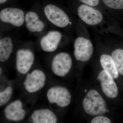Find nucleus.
<instances>
[{
	"label": "nucleus",
	"instance_id": "obj_2",
	"mask_svg": "<svg viewBox=\"0 0 123 123\" xmlns=\"http://www.w3.org/2000/svg\"><path fill=\"white\" fill-rule=\"evenodd\" d=\"M74 46V56L77 60L85 62L90 59L93 52V47L90 40L79 37L75 40Z\"/></svg>",
	"mask_w": 123,
	"mask_h": 123
},
{
	"label": "nucleus",
	"instance_id": "obj_5",
	"mask_svg": "<svg viewBox=\"0 0 123 123\" xmlns=\"http://www.w3.org/2000/svg\"><path fill=\"white\" fill-rule=\"evenodd\" d=\"M97 79L99 81L102 91L107 98H114L117 97L118 90L114 79L103 70L99 73Z\"/></svg>",
	"mask_w": 123,
	"mask_h": 123
},
{
	"label": "nucleus",
	"instance_id": "obj_3",
	"mask_svg": "<svg viewBox=\"0 0 123 123\" xmlns=\"http://www.w3.org/2000/svg\"><path fill=\"white\" fill-rule=\"evenodd\" d=\"M44 12L48 19L58 27H65L70 23L67 14L62 9L54 5H47L44 8Z\"/></svg>",
	"mask_w": 123,
	"mask_h": 123
},
{
	"label": "nucleus",
	"instance_id": "obj_18",
	"mask_svg": "<svg viewBox=\"0 0 123 123\" xmlns=\"http://www.w3.org/2000/svg\"><path fill=\"white\" fill-rule=\"evenodd\" d=\"M0 74L1 75V74L2 73V69H1V68H0Z\"/></svg>",
	"mask_w": 123,
	"mask_h": 123
},
{
	"label": "nucleus",
	"instance_id": "obj_8",
	"mask_svg": "<svg viewBox=\"0 0 123 123\" xmlns=\"http://www.w3.org/2000/svg\"><path fill=\"white\" fill-rule=\"evenodd\" d=\"M62 36L60 32L52 31L43 37L40 41L41 47L43 50L47 52H52L56 50Z\"/></svg>",
	"mask_w": 123,
	"mask_h": 123
},
{
	"label": "nucleus",
	"instance_id": "obj_4",
	"mask_svg": "<svg viewBox=\"0 0 123 123\" xmlns=\"http://www.w3.org/2000/svg\"><path fill=\"white\" fill-rule=\"evenodd\" d=\"M72 66V60L70 55L66 52H61L55 56L52 64V69H55L53 73L60 77L66 76Z\"/></svg>",
	"mask_w": 123,
	"mask_h": 123
},
{
	"label": "nucleus",
	"instance_id": "obj_7",
	"mask_svg": "<svg viewBox=\"0 0 123 123\" xmlns=\"http://www.w3.org/2000/svg\"><path fill=\"white\" fill-rule=\"evenodd\" d=\"M24 12L20 9L9 8L4 9L0 13V20L16 27L22 25L24 22Z\"/></svg>",
	"mask_w": 123,
	"mask_h": 123
},
{
	"label": "nucleus",
	"instance_id": "obj_17",
	"mask_svg": "<svg viewBox=\"0 0 123 123\" xmlns=\"http://www.w3.org/2000/svg\"><path fill=\"white\" fill-rule=\"evenodd\" d=\"M7 0H0V4H2L6 2Z\"/></svg>",
	"mask_w": 123,
	"mask_h": 123
},
{
	"label": "nucleus",
	"instance_id": "obj_11",
	"mask_svg": "<svg viewBox=\"0 0 123 123\" xmlns=\"http://www.w3.org/2000/svg\"><path fill=\"white\" fill-rule=\"evenodd\" d=\"M100 62L103 70L108 73L114 79L118 78L119 73L112 56L107 54H103L100 57Z\"/></svg>",
	"mask_w": 123,
	"mask_h": 123
},
{
	"label": "nucleus",
	"instance_id": "obj_9",
	"mask_svg": "<svg viewBox=\"0 0 123 123\" xmlns=\"http://www.w3.org/2000/svg\"><path fill=\"white\" fill-rule=\"evenodd\" d=\"M34 61V56L28 49H20L17 52L16 66H20V69L25 70L29 66H32Z\"/></svg>",
	"mask_w": 123,
	"mask_h": 123
},
{
	"label": "nucleus",
	"instance_id": "obj_12",
	"mask_svg": "<svg viewBox=\"0 0 123 123\" xmlns=\"http://www.w3.org/2000/svg\"><path fill=\"white\" fill-rule=\"evenodd\" d=\"M13 44L12 40L6 37L0 40V61L4 62L8 59L12 52Z\"/></svg>",
	"mask_w": 123,
	"mask_h": 123
},
{
	"label": "nucleus",
	"instance_id": "obj_6",
	"mask_svg": "<svg viewBox=\"0 0 123 123\" xmlns=\"http://www.w3.org/2000/svg\"><path fill=\"white\" fill-rule=\"evenodd\" d=\"M78 14L82 21L90 25L99 24L103 18L100 11L86 5L79 6L78 9Z\"/></svg>",
	"mask_w": 123,
	"mask_h": 123
},
{
	"label": "nucleus",
	"instance_id": "obj_15",
	"mask_svg": "<svg viewBox=\"0 0 123 123\" xmlns=\"http://www.w3.org/2000/svg\"><path fill=\"white\" fill-rule=\"evenodd\" d=\"M92 123H111V121L107 117L103 116L102 115L97 116L93 119L91 121Z\"/></svg>",
	"mask_w": 123,
	"mask_h": 123
},
{
	"label": "nucleus",
	"instance_id": "obj_16",
	"mask_svg": "<svg viewBox=\"0 0 123 123\" xmlns=\"http://www.w3.org/2000/svg\"><path fill=\"white\" fill-rule=\"evenodd\" d=\"M87 5L95 6L98 4L99 0H79Z\"/></svg>",
	"mask_w": 123,
	"mask_h": 123
},
{
	"label": "nucleus",
	"instance_id": "obj_14",
	"mask_svg": "<svg viewBox=\"0 0 123 123\" xmlns=\"http://www.w3.org/2000/svg\"><path fill=\"white\" fill-rule=\"evenodd\" d=\"M104 3L109 8L115 9H123V0H103Z\"/></svg>",
	"mask_w": 123,
	"mask_h": 123
},
{
	"label": "nucleus",
	"instance_id": "obj_1",
	"mask_svg": "<svg viewBox=\"0 0 123 123\" xmlns=\"http://www.w3.org/2000/svg\"><path fill=\"white\" fill-rule=\"evenodd\" d=\"M82 107L87 114L92 116L101 115L109 111L105 100L94 89L87 92L82 101Z\"/></svg>",
	"mask_w": 123,
	"mask_h": 123
},
{
	"label": "nucleus",
	"instance_id": "obj_13",
	"mask_svg": "<svg viewBox=\"0 0 123 123\" xmlns=\"http://www.w3.org/2000/svg\"><path fill=\"white\" fill-rule=\"evenodd\" d=\"M111 56L119 73L123 75V50L116 49L112 52Z\"/></svg>",
	"mask_w": 123,
	"mask_h": 123
},
{
	"label": "nucleus",
	"instance_id": "obj_10",
	"mask_svg": "<svg viewBox=\"0 0 123 123\" xmlns=\"http://www.w3.org/2000/svg\"><path fill=\"white\" fill-rule=\"evenodd\" d=\"M26 26L28 30L31 32H40L44 28V23L39 20L37 13L29 12L25 17Z\"/></svg>",
	"mask_w": 123,
	"mask_h": 123
}]
</instances>
